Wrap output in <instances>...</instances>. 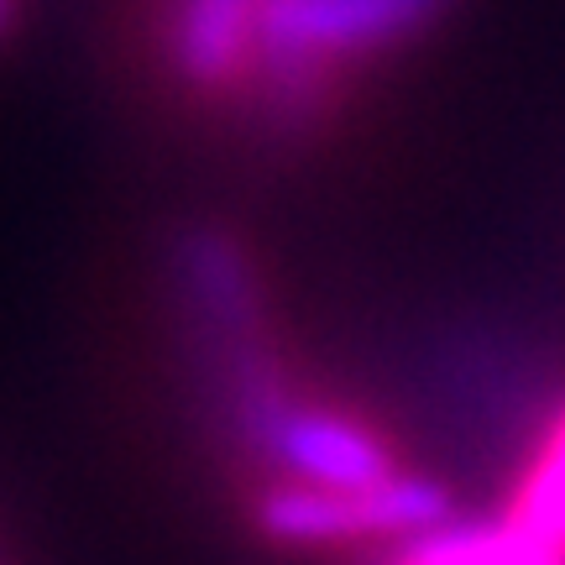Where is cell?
I'll return each mask as SVG.
<instances>
[{"label": "cell", "mask_w": 565, "mask_h": 565, "mask_svg": "<svg viewBox=\"0 0 565 565\" xmlns=\"http://www.w3.org/2000/svg\"><path fill=\"white\" fill-rule=\"evenodd\" d=\"M387 565H565V550L534 540L513 519H445L408 534Z\"/></svg>", "instance_id": "obj_3"}, {"label": "cell", "mask_w": 565, "mask_h": 565, "mask_svg": "<svg viewBox=\"0 0 565 565\" xmlns=\"http://www.w3.org/2000/svg\"><path fill=\"white\" fill-rule=\"evenodd\" d=\"M508 519L519 529H529L534 540L565 550V424H561V435L550 440V456L540 461V471L529 477L524 498H519V508H513Z\"/></svg>", "instance_id": "obj_4"}, {"label": "cell", "mask_w": 565, "mask_h": 565, "mask_svg": "<svg viewBox=\"0 0 565 565\" xmlns=\"http://www.w3.org/2000/svg\"><path fill=\"white\" fill-rule=\"evenodd\" d=\"M11 21H17V0H0V32H11Z\"/></svg>", "instance_id": "obj_5"}, {"label": "cell", "mask_w": 565, "mask_h": 565, "mask_svg": "<svg viewBox=\"0 0 565 565\" xmlns=\"http://www.w3.org/2000/svg\"><path fill=\"white\" fill-rule=\"evenodd\" d=\"M257 32H263V0H168L162 11L168 68L194 95H225L252 84Z\"/></svg>", "instance_id": "obj_2"}, {"label": "cell", "mask_w": 565, "mask_h": 565, "mask_svg": "<svg viewBox=\"0 0 565 565\" xmlns=\"http://www.w3.org/2000/svg\"><path fill=\"white\" fill-rule=\"evenodd\" d=\"M445 11V0H263L257 74L267 116H315L351 58L383 53Z\"/></svg>", "instance_id": "obj_1"}]
</instances>
